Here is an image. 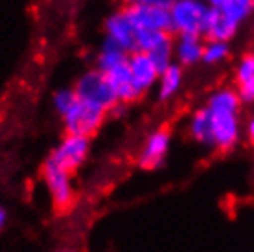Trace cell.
<instances>
[{
  "instance_id": "6da1fadb",
  "label": "cell",
  "mask_w": 254,
  "mask_h": 252,
  "mask_svg": "<svg viewBox=\"0 0 254 252\" xmlns=\"http://www.w3.org/2000/svg\"><path fill=\"white\" fill-rule=\"evenodd\" d=\"M77 94V100L90 103L94 107H100L103 111H109L118 103L115 88L111 87L107 76L103 74L100 68L89 70L85 72L79 79H77L76 87H74Z\"/></svg>"
},
{
  "instance_id": "7a4b0ae2",
  "label": "cell",
  "mask_w": 254,
  "mask_h": 252,
  "mask_svg": "<svg viewBox=\"0 0 254 252\" xmlns=\"http://www.w3.org/2000/svg\"><path fill=\"white\" fill-rule=\"evenodd\" d=\"M43 179H45L56 210L66 212L74 206L76 191H74V184H72V171L64 170L63 166H59L58 162L48 158L43 166Z\"/></svg>"
},
{
  "instance_id": "3957f363",
  "label": "cell",
  "mask_w": 254,
  "mask_h": 252,
  "mask_svg": "<svg viewBox=\"0 0 254 252\" xmlns=\"http://www.w3.org/2000/svg\"><path fill=\"white\" fill-rule=\"evenodd\" d=\"M105 116H107V111L77 100L61 118L64 124V131L68 134H81L90 138L102 127Z\"/></svg>"
},
{
  "instance_id": "277c9868",
  "label": "cell",
  "mask_w": 254,
  "mask_h": 252,
  "mask_svg": "<svg viewBox=\"0 0 254 252\" xmlns=\"http://www.w3.org/2000/svg\"><path fill=\"white\" fill-rule=\"evenodd\" d=\"M208 7L210 6H206L203 0H177L170 7L172 32L177 35H183V33L201 35L203 20Z\"/></svg>"
},
{
  "instance_id": "5b68a950",
  "label": "cell",
  "mask_w": 254,
  "mask_h": 252,
  "mask_svg": "<svg viewBox=\"0 0 254 252\" xmlns=\"http://www.w3.org/2000/svg\"><path fill=\"white\" fill-rule=\"evenodd\" d=\"M90 151V138L89 136H81V134H68L64 136L59 145L52 151L50 158L59 166H63L64 170L74 171L79 170L85 160L89 157Z\"/></svg>"
},
{
  "instance_id": "8992f818",
  "label": "cell",
  "mask_w": 254,
  "mask_h": 252,
  "mask_svg": "<svg viewBox=\"0 0 254 252\" xmlns=\"http://www.w3.org/2000/svg\"><path fill=\"white\" fill-rule=\"evenodd\" d=\"M126 11L136 32H172V17L166 7L126 4Z\"/></svg>"
},
{
  "instance_id": "52a82bcc",
  "label": "cell",
  "mask_w": 254,
  "mask_h": 252,
  "mask_svg": "<svg viewBox=\"0 0 254 252\" xmlns=\"http://www.w3.org/2000/svg\"><path fill=\"white\" fill-rule=\"evenodd\" d=\"M210 111V109H208ZM212 114V131H214V147L217 149H232L240 138V120L238 113L225 111H210Z\"/></svg>"
},
{
  "instance_id": "ba28073f",
  "label": "cell",
  "mask_w": 254,
  "mask_h": 252,
  "mask_svg": "<svg viewBox=\"0 0 254 252\" xmlns=\"http://www.w3.org/2000/svg\"><path fill=\"white\" fill-rule=\"evenodd\" d=\"M127 63H129V68H131V76H133V81L138 88L140 94H146L149 88H153L157 83H159L160 72L157 68V64L153 63V59L147 56L146 52H129L127 56Z\"/></svg>"
},
{
  "instance_id": "9c48e42d",
  "label": "cell",
  "mask_w": 254,
  "mask_h": 252,
  "mask_svg": "<svg viewBox=\"0 0 254 252\" xmlns=\"http://www.w3.org/2000/svg\"><path fill=\"white\" fill-rule=\"evenodd\" d=\"M170 142H172V136H170L168 129H159V131L151 132L138 155L140 168L142 170H157V168H160L162 162L166 160V155H168V149H170Z\"/></svg>"
},
{
  "instance_id": "30bf717a",
  "label": "cell",
  "mask_w": 254,
  "mask_h": 252,
  "mask_svg": "<svg viewBox=\"0 0 254 252\" xmlns=\"http://www.w3.org/2000/svg\"><path fill=\"white\" fill-rule=\"evenodd\" d=\"M105 33L109 39H113L116 44H120L126 52L136 50V28L131 22L129 15H127L126 7L120 11L113 13L111 17L105 20Z\"/></svg>"
},
{
  "instance_id": "8fae6325",
  "label": "cell",
  "mask_w": 254,
  "mask_h": 252,
  "mask_svg": "<svg viewBox=\"0 0 254 252\" xmlns=\"http://www.w3.org/2000/svg\"><path fill=\"white\" fill-rule=\"evenodd\" d=\"M103 74L107 76L111 87L115 88L116 98H118V101H122V103L127 105V103L138 100L140 96H142L133 81V76H131V68H129L127 59L122 61V63L115 64V66H111V68L105 70Z\"/></svg>"
},
{
  "instance_id": "7c38bea8",
  "label": "cell",
  "mask_w": 254,
  "mask_h": 252,
  "mask_svg": "<svg viewBox=\"0 0 254 252\" xmlns=\"http://www.w3.org/2000/svg\"><path fill=\"white\" fill-rule=\"evenodd\" d=\"M236 32H238V26L234 22H230L227 17H223L219 7H208L206 17L203 20V28H201V37L229 43L236 35Z\"/></svg>"
},
{
  "instance_id": "4fadbf2b",
  "label": "cell",
  "mask_w": 254,
  "mask_h": 252,
  "mask_svg": "<svg viewBox=\"0 0 254 252\" xmlns=\"http://www.w3.org/2000/svg\"><path fill=\"white\" fill-rule=\"evenodd\" d=\"M203 48L204 43L201 41V35L183 33L173 43V56H175L179 64L191 66V64L199 63L203 59Z\"/></svg>"
},
{
  "instance_id": "5bb4252c",
  "label": "cell",
  "mask_w": 254,
  "mask_h": 252,
  "mask_svg": "<svg viewBox=\"0 0 254 252\" xmlns=\"http://www.w3.org/2000/svg\"><path fill=\"white\" fill-rule=\"evenodd\" d=\"M236 90L243 103H254V54L240 59L236 68Z\"/></svg>"
},
{
  "instance_id": "9a60e30c",
  "label": "cell",
  "mask_w": 254,
  "mask_h": 252,
  "mask_svg": "<svg viewBox=\"0 0 254 252\" xmlns=\"http://www.w3.org/2000/svg\"><path fill=\"white\" fill-rule=\"evenodd\" d=\"M190 134L191 138L201 145L214 147V131H212V114L208 107L199 109L193 113L190 120Z\"/></svg>"
},
{
  "instance_id": "2e32d148",
  "label": "cell",
  "mask_w": 254,
  "mask_h": 252,
  "mask_svg": "<svg viewBox=\"0 0 254 252\" xmlns=\"http://www.w3.org/2000/svg\"><path fill=\"white\" fill-rule=\"evenodd\" d=\"M159 98L160 100H170L181 90L183 85V64L172 63L168 64L159 76Z\"/></svg>"
},
{
  "instance_id": "e0dca14e",
  "label": "cell",
  "mask_w": 254,
  "mask_h": 252,
  "mask_svg": "<svg viewBox=\"0 0 254 252\" xmlns=\"http://www.w3.org/2000/svg\"><path fill=\"white\" fill-rule=\"evenodd\" d=\"M242 98L238 94V90L232 88H219L208 98L210 111H225V113H240Z\"/></svg>"
},
{
  "instance_id": "ac0fdd59",
  "label": "cell",
  "mask_w": 254,
  "mask_h": 252,
  "mask_svg": "<svg viewBox=\"0 0 254 252\" xmlns=\"http://www.w3.org/2000/svg\"><path fill=\"white\" fill-rule=\"evenodd\" d=\"M127 56H129V52H126L120 44H116L113 39L107 37L102 46V52L98 54L96 68H100L102 72H105V70H109L111 66L122 63V61H126Z\"/></svg>"
},
{
  "instance_id": "d6986e66",
  "label": "cell",
  "mask_w": 254,
  "mask_h": 252,
  "mask_svg": "<svg viewBox=\"0 0 254 252\" xmlns=\"http://www.w3.org/2000/svg\"><path fill=\"white\" fill-rule=\"evenodd\" d=\"M219 11L223 13V17H227L230 22H234L236 26H240L243 20L249 19V15L254 11V0H225Z\"/></svg>"
},
{
  "instance_id": "ffe728a7",
  "label": "cell",
  "mask_w": 254,
  "mask_h": 252,
  "mask_svg": "<svg viewBox=\"0 0 254 252\" xmlns=\"http://www.w3.org/2000/svg\"><path fill=\"white\" fill-rule=\"evenodd\" d=\"M229 57V43L227 41H216V39H208L204 43L203 48V63L206 64H219Z\"/></svg>"
},
{
  "instance_id": "44dd1931",
  "label": "cell",
  "mask_w": 254,
  "mask_h": 252,
  "mask_svg": "<svg viewBox=\"0 0 254 252\" xmlns=\"http://www.w3.org/2000/svg\"><path fill=\"white\" fill-rule=\"evenodd\" d=\"M77 101V94L74 88H59L58 92L54 94V107L61 116L68 111L74 103Z\"/></svg>"
},
{
  "instance_id": "7402d4cb",
  "label": "cell",
  "mask_w": 254,
  "mask_h": 252,
  "mask_svg": "<svg viewBox=\"0 0 254 252\" xmlns=\"http://www.w3.org/2000/svg\"><path fill=\"white\" fill-rule=\"evenodd\" d=\"M177 0H126V4H144V6H157V7H170L175 4Z\"/></svg>"
},
{
  "instance_id": "603a6c76",
  "label": "cell",
  "mask_w": 254,
  "mask_h": 252,
  "mask_svg": "<svg viewBox=\"0 0 254 252\" xmlns=\"http://www.w3.org/2000/svg\"><path fill=\"white\" fill-rule=\"evenodd\" d=\"M247 136L251 140V144L254 145V118H251L247 124Z\"/></svg>"
},
{
  "instance_id": "cb8c5ba5",
  "label": "cell",
  "mask_w": 254,
  "mask_h": 252,
  "mask_svg": "<svg viewBox=\"0 0 254 252\" xmlns=\"http://www.w3.org/2000/svg\"><path fill=\"white\" fill-rule=\"evenodd\" d=\"M7 223V212L4 210V206H0V230L6 227Z\"/></svg>"
},
{
  "instance_id": "d4e9b609",
  "label": "cell",
  "mask_w": 254,
  "mask_h": 252,
  "mask_svg": "<svg viewBox=\"0 0 254 252\" xmlns=\"http://www.w3.org/2000/svg\"><path fill=\"white\" fill-rule=\"evenodd\" d=\"M206 6H210V7H219L225 2V0H203Z\"/></svg>"
}]
</instances>
